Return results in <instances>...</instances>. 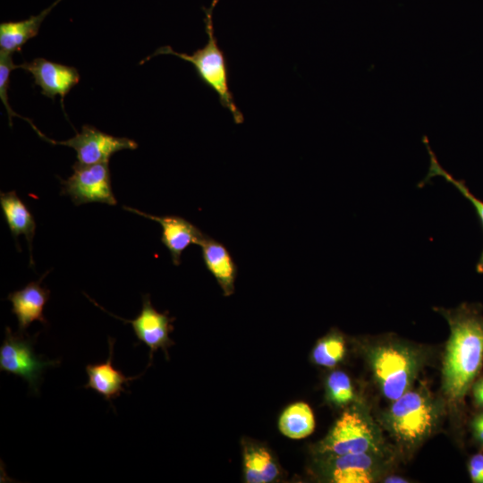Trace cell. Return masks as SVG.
<instances>
[{"instance_id":"cell-15","label":"cell","mask_w":483,"mask_h":483,"mask_svg":"<svg viewBox=\"0 0 483 483\" xmlns=\"http://www.w3.org/2000/svg\"><path fill=\"white\" fill-rule=\"evenodd\" d=\"M243 476L248 483H268L281 474L279 464L271 451L262 444L242 440Z\"/></svg>"},{"instance_id":"cell-27","label":"cell","mask_w":483,"mask_h":483,"mask_svg":"<svg viewBox=\"0 0 483 483\" xmlns=\"http://www.w3.org/2000/svg\"><path fill=\"white\" fill-rule=\"evenodd\" d=\"M385 482H389V483H394V482H397V483H402V482H407L406 479L401 478V477H396V476H392V477H388L385 479Z\"/></svg>"},{"instance_id":"cell-20","label":"cell","mask_w":483,"mask_h":483,"mask_svg":"<svg viewBox=\"0 0 483 483\" xmlns=\"http://www.w3.org/2000/svg\"><path fill=\"white\" fill-rule=\"evenodd\" d=\"M424 143L426 145L427 150L429 155V168L425 179L419 183V186L428 182L432 177L441 176L446 182L454 186L461 194H462L474 207L477 216L480 221L481 226L483 228V201L475 197L471 191L467 187L466 183L462 180L455 179L451 174L445 170L439 164L436 155L430 148L428 140L424 137ZM476 269L478 273L483 274V250L481 251L479 259L477 263Z\"/></svg>"},{"instance_id":"cell-18","label":"cell","mask_w":483,"mask_h":483,"mask_svg":"<svg viewBox=\"0 0 483 483\" xmlns=\"http://www.w3.org/2000/svg\"><path fill=\"white\" fill-rule=\"evenodd\" d=\"M0 205L12 235L15 240L23 235L31 255V243L36 231L33 215L14 191L1 192Z\"/></svg>"},{"instance_id":"cell-5","label":"cell","mask_w":483,"mask_h":483,"mask_svg":"<svg viewBox=\"0 0 483 483\" xmlns=\"http://www.w3.org/2000/svg\"><path fill=\"white\" fill-rule=\"evenodd\" d=\"M382 447L377 427L363 409L354 405L343 412L316 451L326 456L357 453L381 454Z\"/></svg>"},{"instance_id":"cell-4","label":"cell","mask_w":483,"mask_h":483,"mask_svg":"<svg viewBox=\"0 0 483 483\" xmlns=\"http://www.w3.org/2000/svg\"><path fill=\"white\" fill-rule=\"evenodd\" d=\"M368 358L382 394L393 402L411 389L421 365L419 352L397 343L373 347Z\"/></svg>"},{"instance_id":"cell-6","label":"cell","mask_w":483,"mask_h":483,"mask_svg":"<svg viewBox=\"0 0 483 483\" xmlns=\"http://www.w3.org/2000/svg\"><path fill=\"white\" fill-rule=\"evenodd\" d=\"M38 333L33 336L14 334L5 327V335L0 347V370L23 378L31 391L38 394L44 369L60 364V360L44 359L37 355L34 344Z\"/></svg>"},{"instance_id":"cell-26","label":"cell","mask_w":483,"mask_h":483,"mask_svg":"<svg viewBox=\"0 0 483 483\" xmlns=\"http://www.w3.org/2000/svg\"><path fill=\"white\" fill-rule=\"evenodd\" d=\"M473 395L475 402L479 406L483 407V390H473Z\"/></svg>"},{"instance_id":"cell-9","label":"cell","mask_w":483,"mask_h":483,"mask_svg":"<svg viewBox=\"0 0 483 483\" xmlns=\"http://www.w3.org/2000/svg\"><path fill=\"white\" fill-rule=\"evenodd\" d=\"M89 299L93 301L90 298ZM94 304L100 307L96 302ZM100 308L104 311H106L102 307ZM107 313L132 326L138 340L149 348L148 366L151 365L153 355L158 349H161L165 352L166 360L169 359L167 349L174 344L169 335L174 330L172 322L174 321L175 318H171L168 315V311L158 312L152 306L149 294H144L142 296L141 310L134 319H123L109 312Z\"/></svg>"},{"instance_id":"cell-2","label":"cell","mask_w":483,"mask_h":483,"mask_svg":"<svg viewBox=\"0 0 483 483\" xmlns=\"http://www.w3.org/2000/svg\"><path fill=\"white\" fill-rule=\"evenodd\" d=\"M439 406L425 388L408 390L394 401L385 417L392 437L402 446L413 448L435 430Z\"/></svg>"},{"instance_id":"cell-10","label":"cell","mask_w":483,"mask_h":483,"mask_svg":"<svg viewBox=\"0 0 483 483\" xmlns=\"http://www.w3.org/2000/svg\"><path fill=\"white\" fill-rule=\"evenodd\" d=\"M20 68L32 75L35 85L41 89L44 96L53 100L56 96H60L64 111V98L80 80V74L75 67L38 57L20 64Z\"/></svg>"},{"instance_id":"cell-16","label":"cell","mask_w":483,"mask_h":483,"mask_svg":"<svg viewBox=\"0 0 483 483\" xmlns=\"http://www.w3.org/2000/svg\"><path fill=\"white\" fill-rule=\"evenodd\" d=\"M202 258L208 270L216 278L225 296L234 292L237 266L227 248L210 236H205L201 244Z\"/></svg>"},{"instance_id":"cell-1","label":"cell","mask_w":483,"mask_h":483,"mask_svg":"<svg viewBox=\"0 0 483 483\" xmlns=\"http://www.w3.org/2000/svg\"><path fill=\"white\" fill-rule=\"evenodd\" d=\"M446 319L450 335L444 354L442 389L448 402L461 404L483 361V314L479 305L436 308Z\"/></svg>"},{"instance_id":"cell-25","label":"cell","mask_w":483,"mask_h":483,"mask_svg":"<svg viewBox=\"0 0 483 483\" xmlns=\"http://www.w3.org/2000/svg\"><path fill=\"white\" fill-rule=\"evenodd\" d=\"M471 428L476 439L483 445V411L473 419Z\"/></svg>"},{"instance_id":"cell-13","label":"cell","mask_w":483,"mask_h":483,"mask_svg":"<svg viewBox=\"0 0 483 483\" xmlns=\"http://www.w3.org/2000/svg\"><path fill=\"white\" fill-rule=\"evenodd\" d=\"M46 275L36 282L29 283L22 289L9 293L7 297L13 305L12 313L17 318L21 334H25L34 321L47 325L43 311L49 300L50 291L40 285Z\"/></svg>"},{"instance_id":"cell-19","label":"cell","mask_w":483,"mask_h":483,"mask_svg":"<svg viewBox=\"0 0 483 483\" xmlns=\"http://www.w3.org/2000/svg\"><path fill=\"white\" fill-rule=\"evenodd\" d=\"M278 428L286 437L301 439L309 436L315 428L314 414L304 402L288 405L280 414Z\"/></svg>"},{"instance_id":"cell-3","label":"cell","mask_w":483,"mask_h":483,"mask_svg":"<svg viewBox=\"0 0 483 483\" xmlns=\"http://www.w3.org/2000/svg\"><path fill=\"white\" fill-rule=\"evenodd\" d=\"M216 2V0L214 1L212 7L206 11L205 23L208 42L203 47L197 49L191 55H188L178 53L171 47L165 46L157 48L152 55L143 60V62L157 55H173L191 63L199 79L218 95L221 106L228 109L232 114L234 123L241 124L244 122V116L237 107L233 95L230 90L227 62L224 52L217 45L215 36L212 10Z\"/></svg>"},{"instance_id":"cell-22","label":"cell","mask_w":483,"mask_h":483,"mask_svg":"<svg viewBox=\"0 0 483 483\" xmlns=\"http://www.w3.org/2000/svg\"><path fill=\"white\" fill-rule=\"evenodd\" d=\"M326 400L335 406L348 405L354 400V391L349 376L341 370L330 373L326 381Z\"/></svg>"},{"instance_id":"cell-8","label":"cell","mask_w":483,"mask_h":483,"mask_svg":"<svg viewBox=\"0 0 483 483\" xmlns=\"http://www.w3.org/2000/svg\"><path fill=\"white\" fill-rule=\"evenodd\" d=\"M39 136L49 143L73 148L76 151L77 162L81 165L108 163L114 153L138 148L133 140L115 137L88 124L82 126L80 132L63 141L52 140L43 133Z\"/></svg>"},{"instance_id":"cell-17","label":"cell","mask_w":483,"mask_h":483,"mask_svg":"<svg viewBox=\"0 0 483 483\" xmlns=\"http://www.w3.org/2000/svg\"><path fill=\"white\" fill-rule=\"evenodd\" d=\"M61 1L63 0H55L49 7L28 19L2 22L0 24V51L10 55L20 52L30 39L38 35L42 21Z\"/></svg>"},{"instance_id":"cell-12","label":"cell","mask_w":483,"mask_h":483,"mask_svg":"<svg viewBox=\"0 0 483 483\" xmlns=\"http://www.w3.org/2000/svg\"><path fill=\"white\" fill-rule=\"evenodd\" d=\"M378 455L373 453H357L328 456V478L335 483L372 482L378 473Z\"/></svg>"},{"instance_id":"cell-11","label":"cell","mask_w":483,"mask_h":483,"mask_svg":"<svg viewBox=\"0 0 483 483\" xmlns=\"http://www.w3.org/2000/svg\"><path fill=\"white\" fill-rule=\"evenodd\" d=\"M125 210L157 222L162 227V243L168 249L174 265L181 262V255L190 245H200L206 234L197 226L179 216H153L136 208L123 207Z\"/></svg>"},{"instance_id":"cell-7","label":"cell","mask_w":483,"mask_h":483,"mask_svg":"<svg viewBox=\"0 0 483 483\" xmlns=\"http://www.w3.org/2000/svg\"><path fill=\"white\" fill-rule=\"evenodd\" d=\"M72 168L73 173L68 179H60L61 194L69 196L75 206L91 202L117 204L108 163L81 165L76 162Z\"/></svg>"},{"instance_id":"cell-24","label":"cell","mask_w":483,"mask_h":483,"mask_svg":"<svg viewBox=\"0 0 483 483\" xmlns=\"http://www.w3.org/2000/svg\"><path fill=\"white\" fill-rule=\"evenodd\" d=\"M470 479L474 483H483V454H474L468 464Z\"/></svg>"},{"instance_id":"cell-23","label":"cell","mask_w":483,"mask_h":483,"mask_svg":"<svg viewBox=\"0 0 483 483\" xmlns=\"http://www.w3.org/2000/svg\"><path fill=\"white\" fill-rule=\"evenodd\" d=\"M20 68V64H15L13 61L12 55L0 51V98L5 106L8 114L9 123L12 125V119L17 116L27 121L30 126L36 130L37 127L33 123L13 111L8 101V89L10 87V76L13 70Z\"/></svg>"},{"instance_id":"cell-14","label":"cell","mask_w":483,"mask_h":483,"mask_svg":"<svg viewBox=\"0 0 483 483\" xmlns=\"http://www.w3.org/2000/svg\"><path fill=\"white\" fill-rule=\"evenodd\" d=\"M114 338L108 337L109 355L105 362L88 364L85 368L89 380L84 388H91L101 394L112 405V400L119 397L122 392H127L123 386L129 382L137 379L141 375L135 377H126L120 369L113 366ZM113 406V405H112Z\"/></svg>"},{"instance_id":"cell-21","label":"cell","mask_w":483,"mask_h":483,"mask_svg":"<svg viewBox=\"0 0 483 483\" xmlns=\"http://www.w3.org/2000/svg\"><path fill=\"white\" fill-rule=\"evenodd\" d=\"M345 352L343 336L333 330L317 342L311 352V360L318 366L333 368L343 360Z\"/></svg>"}]
</instances>
